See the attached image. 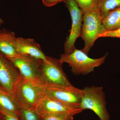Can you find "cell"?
<instances>
[{
  "label": "cell",
  "mask_w": 120,
  "mask_h": 120,
  "mask_svg": "<svg viewBox=\"0 0 120 120\" xmlns=\"http://www.w3.org/2000/svg\"><path fill=\"white\" fill-rule=\"evenodd\" d=\"M41 120H73V116H50L41 117Z\"/></svg>",
  "instance_id": "cell-20"
},
{
  "label": "cell",
  "mask_w": 120,
  "mask_h": 120,
  "mask_svg": "<svg viewBox=\"0 0 120 120\" xmlns=\"http://www.w3.org/2000/svg\"><path fill=\"white\" fill-rule=\"evenodd\" d=\"M4 23V21L3 19L0 17V26Z\"/></svg>",
  "instance_id": "cell-22"
},
{
  "label": "cell",
  "mask_w": 120,
  "mask_h": 120,
  "mask_svg": "<svg viewBox=\"0 0 120 120\" xmlns=\"http://www.w3.org/2000/svg\"><path fill=\"white\" fill-rule=\"evenodd\" d=\"M18 117L19 120H41L35 110L23 107H20Z\"/></svg>",
  "instance_id": "cell-16"
},
{
  "label": "cell",
  "mask_w": 120,
  "mask_h": 120,
  "mask_svg": "<svg viewBox=\"0 0 120 120\" xmlns=\"http://www.w3.org/2000/svg\"><path fill=\"white\" fill-rule=\"evenodd\" d=\"M83 14L98 8L97 0H74Z\"/></svg>",
  "instance_id": "cell-17"
},
{
  "label": "cell",
  "mask_w": 120,
  "mask_h": 120,
  "mask_svg": "<svg viewBox=\"0 0 120 120\" xmlns=\"http://www.w3.org/2000/svg\"><path fill=\"white\" fill-rule=\"evenodd\" d=\"M67 0H62V2H64L65 3L66 1H67Z\"/></svg>",
  "instance_id": "cell-23"
},
{
  "label": "cell",
  "mask_w": 120,
  "mask_h": 120,
  "mask_svg": "<svg viewBox=\"0 0 120 120\" xmlns=\"http://www.w3.org/2000/svg\"><path fill=\"white\" fill-rule=\"evenodd\" d=\"M14 95L20 107L35 109L44 94L42 86L22 77L16 86Z\"/></svg>",
  "instance_id": "cell-5"
},
{
  "label": "cell",
  "mask_w": 120,
  "mask_h": 120,
  "mask_svg": "<svg viewBox=\"0 0 120 120\" xmlns=\"http://www.w3.org/2000/svg\"><path fill=\"white\" fill-rule=\"evenodd\" d=\"M102 17L98 8L83 14L81 37L84 46L83 52L88 54L99 35L106 30L102 23Z\"/></svg>",
  "instance_id": "cell-4"
},
{
  "label": "cell",
  "mask_w": 120,
  "mask_h": 120,
  "mask_svg": "<svg viewBox=\"0 0 120 120\" xmlns=\"http://www.w3.org/2000/svg\"><path fill=\"white\" fill-rule=\"evenodd\" d=\"M35 110L41 117L50 116H73L83 111L80 107L68 105L44 95L39 101Z\"/></svg>",
  "instance_id": "cell-6"
},
{
  "label": "cell",
  "mask_w": 120,
  "mask_h": 120,
  "mask_svg": "<svg viewBox=\"0 0 120 120\" xmlns=\"http://www.w3.org/2000/svg\"><path fill=\"white\" fill-rule=\"evenodd\" d=\"M0 120H4L0 116Z\"/></svg>",
  "instance_id": "cell-24"
},
{
  "label": "cell",
  "mask_w": 120,
  "mask_h": 120,
  "mask_svg": "<svg viewBox=\"0 0 120 120\" xmlns=\"http://www.w3.org/2000/svg\"><path fill=\"white\" fill-rule=\"evenodd\" d=\"M100 38H120V28L112 30H106L99 35Z\"/></svg>",
  "instance_id": "cell-19"
},
{
  "label": "cell",
  "mask_w": 120,
  "mask_h": 120,
  "mask_svg": "<svg viewBox=\"0 0 120 120\" xmlns=\"http://www.w3.org/2000/svg\"><path fill=\"white\" fill-rule=\"evenodd\" d=\"M0 116L4 120H19L15 114L4 109L0 107Z\"/></svg>",
  "instance_id": "cell-18"
},
{
  "label": "cell",
  "mask_w": 120,
  "mask_h": 120,
  "mask_svg": "<svg viewBox=\"0 0 120 120\" xmlns=\"http://www.w3.org/2000/svg\"><path fill=\"white\" fill-rule=\"evenodd\" d=\"M102 23L107 30L120 28V7L110 11L102 18Z\"/></svg>",
  "instance_id": "cell-14"
},
{
  "label": "cell",
  "mask_w": 120,
  "mask_h": 120,
  "mask_svg": "<svg viewBox=\"0 0 120 120\" xmlns=\"http://www.w3.org/2000/svg\"><path fill=\"white\" fill-rule=\"evenodd\" d=\"M42 3L46 7H51L62 2V0H42Z\"/></svg>",
  "instance_id": "cell-21"
},
{
  "label": "cell",
  "mask_w": 120,
  "mask_h": 120,
  "mask_svg": "<svg viewBox=\"0 0 120 120\" xmlns=\"http://www.w3.org/2000/svg\"><path fill=\"white\" fill-rule=\"evenodd\" d=\"M98 8L102 18L109 12L120 7V0H97Z\"/></svg>",
  "instance_id": "cell-15"
},
{
  "label": "cell",
  "mask_w": 120,
  "mask_h": 120,
  "mask_svg": "<svg viewBox=\"0 0 120 120\" xmlns=\"http://www.w3.org/2000/svg\"><path fill=\"white\" fill-rule=\"evenodd\" d=\"M108 54L106 53L100 58H92L82 50L75 49L71 53L62 54L59 60L62 64H68L71 71L75 75H86L94 72L95 68L103 64Z\"/></svg>",
  "instance_id": "cell-1"
},
{
  "label": "cell",
  "mask_w": 120,
  "mask_h": 120,
  "mask_svg": "<svg viewBox=\"0 0 120 120\" xmlns=\"http://www.w3.org/2000/svg\"><path fill=\"white\" fill-rule=\"evenodd\" d=\"M42 86L45 96L68 105L80 107L82 98V90L72 85Z\"/></svg>",
  "instance_id": "cell-7"
},
{
  "label": "cell",
  "mask_w": 120,
  "mask_h": 120,
  "mask_svg": "<svg viewBox=\"0 0 120 120\" xmlns=\"http://www.w3.org/2000/svg\"><path fill=\"white\" fill-rule=\"evenodd\" d=\"M0 107L18 116L20 106L13 95L0 90Z\"/></svg>",
  "instance_id": "cell-13"
},
{
  "label": "cell",
  "mask_w": 120,
  "mask_h": 120,
  "mask_svg": "<svg viewBox=\"0 0 120 120\" xmlns=\"http://www.w3.org/2000/svg\"><path fill=\"white\" fill-rule=\"evenodd\" d=\"M22 78L12 62L0 52V87L14 95L16 86Z\"/></svg>",
  "instance_id": "cell-10"
},
{
  "label": "cell",
  "mask_w": 120,
  "mask_h": 120,
  "mask_svg": "<svg viewBox=\"0 0 120 120\" xmlns=\"http://www.w3.org/2000/svg\"><path fill=\"white\" fill-rule=\"evenodd\" d=\"M65 4L70 12L72 21L70 34L64 44V53L69 54L76 49V41L81 37L83 13L74 0H67Z\"/></svg>",
  "instance_id": "cell-8"
},
{
  "label": "cell",
  "mask_w": 120,
  "mask_h": 120,
  "mask_svg": "<svg viewBox=\"0 0 120 120\" xmlns=\"http://www.w3.org/2000/svg\"><path fill=\"white\" fill-rule=\"evenodd\" d=\"M13 46L17 53L20 55H29L43 60L46 59V56L40 45L33 39L16 37Z\"/></svg>",
  "instance_id": "cell-11"
},
{
  "label": "cell",
  "mask_w": 120,
  "mask_h": 120,
  "mask_svg": "<svg viewBox=\"0 0 120 120\" xmlns=\"http://www.w3.org/2000/svg\"><path fill=\"white\" fill-rule=\"evenodd\" d=\"M59 59L46 56L41 60L39 70V79L42 86H72L62 68Z\"/></svg>",
  "instance_id": "cell-3"
},
{
  "label": "cell",
  "mask_w": 120,
  "mask_h": 120,
  "mask_svg": "<svg viewBox=\"0 0 120 120\" xmlns=\"http://www.w3.org/2000/svg\"><path fill=\"white\" fill-rule=\"evenodd\" d=\"M15 32L5 28L0 30V52L7 57L19 56L13 46L16 38Z\"/></svg>",
  "instance_id": "cell-12"
},
{
  "label": "cell",
  "mask_w": 120,
  "mask_h": 120,
  "mask_svg": "<svg viewBox=\"0 0 120 120\" xmlns=\"http://www.w3.org/2000/svg\"><path fill=\"white\" fill-rule=\"evenodd\" d=\"M80 107L83 110L90 109L94 112L100 120H110L107 101L103 87L101 86H86L82 90Z\"/></svg>",
  "instance_id": "cell-2"
},
{
  "label": "cell",
  "mask_w": 120,
  "mask_h": 120,
  "mask_svg": "<svg viewBox=\"0 0 120 120\" xmlns=\"http://www.w3.org/2000/svg\"><path fill=\"white\" fill-rule=\"evenodd\" d=\"M1 90V88H0V90Z\"/></svg>",
  "instance_id": "cell-25"
},
{
  "label": "cell",
  "mask_w": 120,
  "mask_h": 120,
  "mask_svg": "<svg viewBox=\"0 0 120 120\" xmlns=\"http://www.w3.org/2000/svg\"><path fill=\"white\" fill-rule=\"evenodd\" d=\"M7 57L19 70L22 78L42 86L39 80V70L41 60H42L27 55Z\"/></svg>",
  "instance_id": "cell-9"
}]
</instances>
